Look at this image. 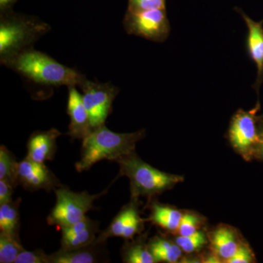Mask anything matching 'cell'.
Returning <instances> with one entry per match:
<instances>
[{"mask_svg":"<svg viewBox=\"0 0 263 263\" xmlns=\"http://www.w3.org/2000/svg\"><path fill=\"white\" fill-rule=\"evenodd\" d=\"M145 130L117 133L105 127L95 128L83 140L81 159L76 164L78 172L88 171L100 161H116L133 153L136 143L144 138Z\"/></svg>","mask_w":263,"mask_h":263,"instance_id":"2","label":"cell"},{"mask_svg":"<svg viewBox=\"0 0 263 263\" xmlns=\"http://www.w3.org/2000/svg\"><path fill=\"white\" fill-rule=\"evenodd\" d=\"M151 208L148 221L165 231L176 233L183 216V213L176 208L154 202Z\"/></svg>","mask_w":263,"mask_h":263,"instance_id":"17","label":"cell"},{"mask_svg":"<svg viewBox=\"0 0 263 263\" xmlns=\"http://www.w3.org/2000/svg\"><path fill=\"white\" fill-rule=\"evenodd\" d=\"M15 263H50L49 255L42 249L29 252L24 249L15 259Z\"/></svg>","mask_w":263,"mask_h":263,"instance_id":"26","label":"cell"},{"mask_svg":"<svg viewBox=\"0 0 263 263\" xmlns=\"http://www.w3.org/2000/svg\"><path fill=\"white\" fill-rule=\"evenodd\" d=\"M13 187L10 183L0 180V205L13 201Z\"/></svg>","mask_w":263,"mask_h":263,"instance_id":"28","label":"cell"},{"mask_svg":"<svg viewBox=\"0 0 263 263\" xmlns=\"http://www.w3.org/2000/svg\"><path fill=\"white\" fill-rule=\"evenodd\" d=\"M256 258L253 251L248 243L243 241L239 248L231 258L227 260V263H252L255 262Z\"/></svg>","mask_w":263,"mask_h":263,"instance_id":"27","label":"cell"},{"mask_svg":"<svg viewBox=\"0 0 263 263\" xmlns=\"http://www.w3.org/2000/svg\"><path fill=\"white\" fill-rule=\"evenodd\" d=\"M234 10L241 15L248 28L246 45L249 58L257 67V78L253 88L259 97V89L263 83V19L259 22H254L240 8L235 7Z\"/></svg>","mask_w":263,"mask_h":263,"instance_id":"12","label":"cell"},{"mask_svg":"<svg viewBox=\"0 0 263 263\" xmlns=\"http://www.w3.org/2000/svg\"><path fill=\"white\" fill-rule=\"evenodd\" d=\"M62 133L55 128L47 131H36L29 137L27 141V158L45 163L53 160L57 152V140Z\"/></svg>","mask_w":263,"mask_h":263,"instance_id":"14","label":"cell"},{"mask_svg":"<svg viewBox=\"0 0 263 263\" xmlns=\"http://www.w3.org/2000/svg\"><path fill=\"white\" fill-rule=\"evenodd\" d=\"M166 0H129L127 11L139 12L144 10L165 9Z\"/></svg>","mask_w":263,"mask_h":263,"instance_id":"25","label":"cell"},{"mask_svg":"<svg viewBox=\"0 0 263 263\" xmlns=\"http://www.w3.org/2000/svg\"><path fill=\"white\" fill-rule=\"evenodd\" d=\"M3 65L34 84L48 87H79L86 79L79 71L62 65L46 53L36 51L34 48L21 52Z\"/></svg>","mask_w":263,"mask_h":263,"instance_id":"1","label":"cell"},{"mask_svg":"<svg viewBox=\"0 0 263 263\" xmlns=\"http://www.w3.org/2000/svg\"><path fill=\"white\" fill-rule=\"evenodd\" d=\"M213 252L221 262H226L234 255L243 240H238L236 231L231 227L220 226L209 235Z\"/></svg>","mask_w":263,"mask_h":263,"instance_id":"16","label":"cell"},{"mask_svg":"<svg viewBox=\"0 0 263 263\" xmlns=\"http://www.w3.org/2000/svg\"><path fill=\"white\" fill-rule=\"evenodd\" d=\"M79 87L93 129L105 124L111 113L114 100L119 93V88L110 82H94L87 79Z\"/></svg>","mask_w":263,"mask_h":263,"instance_id":"8","label":"cell"},{"mask_svg":"<svg viewBox=\"0 0 263 263\" xmlns=\"http://www.w3.org/2000/svg\"><path fill=\"white\" fill-rule=\"evenodd\" d=\"M106 242L94 243L81 248L62 250L60 249L55 253L50 254V263H95L102 262L105 255V246Z\"/></svg>","mask_w":263,"mask_h":263,"instance_id":"15","label":"cell"},{"mask_svg":"<svg viewBox=\"0 0 263 263\" xmlns=\"http://www.w3.org/2000/svg\"><path fill=\"white\" fill-rule=\"evenodd\" d=\"M77 86H69L67 112L70 117L67 135L72 140H84L92 132L89 114L83 101L82 95L77 90Z\"/></svg>","mask_w":263,"mask_h":263,"instance_id":"11","label":"cell"},{"mask_svg":"<svg viewBox=\"0 0 263 263\" xmlns=\"http://www.w3.org/2000/svg\"><path fill=\"white\" fill-rule=\"evenodd\" d=\"M123 25L128 34L155 43H163L169 37L171 25L166 9L126 11Z\"/></svg>","mask_w":263,"mask_h":263,"instance_id":"7","label":"cell"},{"mask_svg":"<svg viewBox=\"0 0 263 263\" xmlns=\"http://www.w3.org/2000/svg\"><path fill=\"white\" fill-rule=\"evenodd\" d=\"M18 2V0H0V13L13 10V5Z\"/></svg>","mask_w":263,"mask_h":263,"instance_id":"30","label":"cell"},{"mask_svg":"<svg viewBox=\"0 0 263 263\" xmlns=\"http://www.w3.org/2000/svg\"><path fill=\"white\" fill-rule=\"evenodd\" d=\"M53 191L56 195V204L48 216V224L61 229L80 221L86 216V213L95 209V200L105 195L108 189L96 195H90L86 191L75 193L62 185Z\"/></svg>","mask_w":263,"mask_h":263,"instance_id":"5","label":"cell"},{"mask_svg":"<svg viewBox=\"0 0 263 263\" xmlns=\"http://www.w3.org/2000/svg\"><path fill=\"white\" fill-rule=\"evenodd\" d=\"M202 224V219L197 214L184 213L176 233L180 236L193 235L200 230Z\"/></svg>","mask_w":263,"mask_h":263,"instance_id":"24","label":"cell"},{"mask_svg":"<svg viewBox=\"0 0 263 263\" xmlns=\"http://www.w3.org/2000/svg\"><path fill=\"white\" fill-rule=\"evenodd\" d=\"M51 29L49 24L34 15L13 10L0 13L1 65L21 52L33 48V45Z\"/></svg>","mask_w":263,"mask_h":263,"instance_id":"3","label":"cell"},{"mask_svg":"<svg viewBox=\"0 0 263 263\" xmlns=\"http://www.w3.org/2000/svg\"><path fill=\"white\" fill-rule=\"evenodd\" d=\"M60 230L62 250H71L91 245L97 240L100 232L98 221L92 220L87 216L73 224L63 227Z\"/></svg>","mask_w":263,"mask_h":263,"instance_id":"13","label":"cell"},{"mask_svg":"<svg viewBox=\"0 0 263 263\" xmlns=\"http://www.w3.org/2000/svg\"><path fill=\"white\" fill-rule=\"evenodd\" d=\"M148 245L155 262H177L182 257V249L162 237H154L148 240Z\"/></svg>","mask_w":263,"mask_h":263,"instance_id":"18","label":"cell"},{"mask_svg":"<svg viewBox=\"0 0 263 263\" xmlns=\"http://www.w3.org/2000/svg\"><path fill=\"white\" fill-rule=\"evenodd\" d=\"M119 165V176H126L130 182L131 198H148L171 190L182 182L183 177L159 171L141 160L136 152L116 161Z\"/></svg>","mask_w":263,"mask_h":263,"instance_id":"4","label":"cell"},{"mask_svg":"<svg viewBox=\"0 0 263 263\" xmlns=\"http://www.w3.org/2000/svg\"><path fill=\"white\" fill-rule=\"evenodd\" d=\"M175 242L185 253L193 254L199 252L205 247L207 243V238L205 233L200 230L193 235L186 236L178 235Z\"/></svg>","mask_w":263,"mask_h":263,"instance_id":"23","label":"cell"},{"mask_svg":"<svg viewBox=\"0 0 263 263\" xmlns=\"http://www.w3.org/2000/svg\"><path fill=\"white\" fill-rule=\"evenodd\" d=\"M259 143L254 153L255 160L263 162V114L258 117Z\"/></svg>","mask_w":263,"mask_h":263,"instance_id":"29","label":"cell"},{"mask_svg":"<svg viewBox=\"0 0 263 263\" xmlns=\"http://www.w3.org/2000/svg\"><path fill=\"white\" fill-rule=\"evenodd\" d=\"M22 199L0 205V232L10 235L15 239L19 238L20 228V207Z\"/></svg>","mask_w":263,"mask_h":263,"instance_id":"19","label":"cell"},{"mask_svg":"<svg viewBox=\"0 0 263 263\" xmlns=\"http://www.w3.org/2000/svg\"><path fill=\"white\" fill-rule=\"evenodd\" d=\"M126 242L121 251L122 261L126 263H155V260L148 249L146 236L136 240Z\"/></svg>","mask_w":263,"mask_h":263,"instance_id":"20","label":"cell"},{"mask_svg":"<svg viewBox=\"0 0 263 263\" xmlns=\"http://www.w3.org/2000/svg\"><path fill=\"white\" fill-rule=\"evenodd\" d=\"M259 103L249 111L239 109L232 117L228 138L235 152L246 161L254 159L259 143L258 116Z\"/></svg>","mask_w":263,"mask_h":263,"instance_id":"6","label":"cell"},{"mask_svg":"<svg viewBox=\"0 0 263 263\" xmlns=\"http://www.w3.org/2000/svg\"><path fill=\"white\" fill-rule=\"evenodd\" d=\"M17 181L18 185L29 191H51L62 186L45 163L34 162L27 157L18 162Z\"/></svg>","mask_w":263,"mask_h":263,"instance_id":"10","label":"cell"},{"mask_svg":"<svg viewBox=\"0 0 263 263\" xmlns=\"http://www.w3.org/2000/svg\"><path fill=\"white\" fill-rule=\"evenodd\" d=\"M138 199L131 198L130 202L124 205L113 221L97 238L99 242H107L108 238L119 237L126 240H133L143 230V219L140 216Z\"/></svg>","mask_w":263,"mask_h":263,"instance_id":"9","label":"cell"},{"mask_svg":"<svg viewBox=\"0 0 263 263\" xmlns=\"http://www.w3.org/2000/svg\"><path fill=\"white\" fill-rule=\"evenodd\" d=\"M18 164L15 155L2 145L0 147V180L10 183L14 188L18 185L17 181Z\"/></svg>","mask_w":263,"mask_h":263,"instance_id":"21","label":"cell"},{"mask_svg":"<svg viewBox=\"0 0 263 263\" xmlns=\"http://www.w3.org/2000/svg\"><path fill=\"white\" fill-rule=\"evenodd\" d=\"M24 250L20 240L0 232V262L15 263L18 254Z\"/></svg>","mask_w":263,"mask_h":263,"instance_id":"22","label":"cell"}]
</instances>
